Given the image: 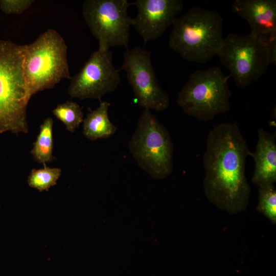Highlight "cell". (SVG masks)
I'll return each mask as SVG.
<instances>
[{"instance_id":"8992f818","label":"cell","mask_w":276,"mask_h":276,"mask_svg":"<svg viewBox=\"0 0 276 276\" xmlns=\"http://www.w3.org/2000/svg\"><path fill=\"white\" fill-rule=\"evenodd\" d=\"M129 151L139 166L155 179L172 172L173 145L167 129L150 110L145 109L129 142Z\"/></svg>"},{"instance_id":"5b68a950","label":"cell","mask_w":276,"mask_h":276,"mask_svg":"<svg viewBox=\"0 0 276 276\" xmlns=\"http://www.w3.org/2000/svg\"><path fill=\"white\" fill-rule=\"evenodd\" d=\"M229 77L217 66L195 71L178 93V105L188 115L202 121L228 111L232 95Z\"/></svg>"},{"instance_id":"2e32d148","label":"cell","mask_w":276,"mask_h":276,"mask_svg":"<svg viewBox=\"0 0 276 276\" xmlns=\"http://www.w3.org/2000/svg\"><path fill=\"white\" fill-rule=\"evenodd\" d=\"M53 113L71 132H74L84 120L82 108L71 101L58 104L53 109Z\"/></svg>"},{"instance_id":"7c38bea8","label":"cell","mask_w":276,"mask_h":276,"mask_svg":"<svg viewBox=\"0 0 276 276\" xmlns=\"http://www.w3.org/2000/svg\"><path fill=\"white\" fill-rule=\"evenodd\" d=\"M232 10L248 24L259 36L276 35L275 0H236Z\"/></svg>"},{"instance_id":"e0dca14e","label":"cell","mask_w":276,"mask_h":276,"mask_svg":"<svg viewBox=\"0 0 276 276\" xmlns=\"http://www.w3.org/2000/svg\"><path fill=\"white\" fill-rule=\"evenodd\" d=\"M61 174V170L58 168L44 166L41 169H33L28 177V185L40 192L48 191L56 184Z\"/></svg>"},{"instance_id":"7a4b0ae2","label":"cell","mask_w":276,"mask_h":276,"mask_svg":"<svg viewBox=\"0 0 276 276\" xmlns=\"http://www.w3.org/2000/svg\"><path fill=\"white\" fill-rule=\"evenodd\" d=\"M172 27L169 46L188 61L205 64L223 44V19L216 11L192 8L177 17Z\"/></svg>"},{"instance_id":"3957f363","label":"cell","mask_w":276,"mask_h":276,"mask_svg":"<svg viewBox=\"0 0 276 276\" xmlns=\"http://www.w3.org/2000/svg\"><path fill=\"white\" fill-rule=\"evenodd\" d=\"M26 44L0 39V133H27V110L32 97L24 73Z\"/></svg>"},{"instance_id":"9c48e42d","label":"cell","mask_w":276,"mask_h":276,"mask_svg":"<svg viewBox=\"0 0 276 276\" xmlns=\"http://www.w3.org/2000/svg\"><path fill=\"white\" fill-rule=\"evenodd\" d=\"M126 73L137 104L145 109L163 111L168 108L170 99L156 78L151 52L140 47L127 49L121 68Z\"/></svg>"},{"instance_id":"ba28073f","label":"cell","mask_w":276,"mask_h":276,"mask_svg":"<svg viewBox=\"0 0 276 276\" xmlns=\"http://www.w3.org/2000/svg\"><path fill=\"white\" fill-rule=\"evenodd\" d=\"M133 5L127 0H86L82 4L84 21L98 41L99 49L117 46L128 49L132 18L128 14Z\"/></svg>"},{"instance_id":"277c9868","label":"cell","mask_w":276,"mask_h":276,"mask_svg":"<svg viewBox=\"0 0 276 276\" xmlns=\"http://www.w3.org/2000/svg\"><path fill=\"white\" fill-rule=\"evenodd\" d=\"M23 68L31 96L52 88L62 79L71 80L67 47L60 34L49 29L26 44Z\"/></svg>"},{"instance_id":"8fae6325","label":"cell","mask_w":276,"mask_h":276,"mask_svg":"<svg viewBox=\"0 0 276 276\" xmlns=\"http://www.w3.org/2000/svg\"><path fill=\"white\" fill-rule=\"evenodd\" d=\"M133 5L137 13L132 26L145 44L162 36L183 8L181 0H136Z\"/></svg>"},{"instance_id":"d6986e66","label":"cell","mask_w":276,"mask_h":276,"mask_svg":"<svg viewBox=\"0 0 276 276\" xmlns=\"http://www.w3.org/2000/svg\"><path fill=\"white\" fill-rule=\"evenodd\" d=\"M34 2L33 0H0V9L6 14H20Z\"/></svg>"},{"instance_id":"30bf717a","label":"cell","mask_w":276,"mask_h":276,"mask_svg":"<svg viewBox=\"0 0 276 276\" xmlns=\"http://www.w3.org/2000/svg\"><path fill=\"white\" fill-rule=\"evenodd\" d=\"M119 71L113 65L109 50L98 49L71 78L68 94L72 98L100 101L104 95L117 88L121 82Z\"/></svg>"},{"instance_id":"52a82bcc","label":"cell","mask_w":276,"mask_h":276,"mask_svg":"<svg viewBox=\"0 0 276 276\" xmlns=\"http://www.w3.org/2000/svg\"><path fill=\"white\" fill-rule=\"evenodd\" d=\"M236 84L245 88L266 73L270 64L267 40L250 33H231L224 38L217 55Z\"/></svg>"},{"instance_id":"9a60e30c","label":"cell","mask_w":276,"mask_h":276,"mask_svg":"<svg viewBox=\"0 0 276 276\" xmlns=\"http://www.w3.org/2000/svg\"><path fill=\"white\" fill-rule=\"evenodd\" d=\"M53 120L47 118L41 125L38 134L31 151L34 159L40 164L50 163L54 159Z\"/></svg>"},{"instance_id":"5bb4252c","label":"cell","mask_w":276,"mask_h":276,"mask_svg":"<svg viewBox=\"0 0 276 276\" xmlns=\"http://www.w3.org/2000/svg\"><path fill=\"white\" fill-rule=\"evenodd\" d=\"M110 105V103L107 101L100 102L99 106L88 113L83 120V134L88 140L106 139L116 131L117 127L108 118Z\"/></svg>"},{"instance_id":"ac0fdd59","label":"cell","mask_w":276,"mask_h":276,"mask_svg":"<svg viewBox=\"0 0 276 276\" xmlns=\"http://www.w3.org/2000/svg\"><path fill=\"white\" fill-rule=\"evenodd\" d=\"M257 210L273 224L276 222V190L274 185L259 187Z\"/></svg>"},{"instance_id":"4fadbf2b","label":"cell","mask_w":276,"mask_h":276,"mask_svg":"<svg viewBox=\"0 0 276 276\" xmlns=\"http://www.w3.org/2000/svg\"><path fill=\"white\" fill-rule=\"evenodd\" d=\"M256 150L249 155L255 162L252 182L259 187L274 185L276 181V135L263 127L258 130Z\"/></svg>"},{"instance_id":"6da1fadb","label":"cell","mask_w":276,"mask_h":276,"mask_svg":"<svg viewBox=\"0 0 276 276\" xmlns=\"http://www.w3.org/2000/svg\"><path fill=\"white\" fill-rule=\"evenodd\" d=\"M250 152L236 123H221L208 133L203 156L204 192L220 209L235 214L247 208L250 188L245 166Z\"/></svg>"}]
</instances>
